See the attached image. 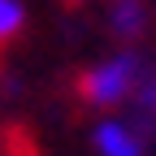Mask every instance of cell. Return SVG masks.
<instances>
[{
	"mask_svg": "<svg viewBox=\"0 0 156 156\" xmlns=\"http://www.w3.org/2000/svg\"><path fill=\"white\" fill-rule=\"evenodd\" d=\"M139 78H143V61H139V56H134V52H113V56L95 61L83 74L78 91H83V100L91 108H117V104H126L134 95Z\"/></svg>",
	"mask_w": 156,
	"mask_h": 156,
	"instance_id": "cell-1",
	"label": "cell"
},
{
	"mask_svg": "<svg viewBox=\"0 0 156 156\" xmlns=\"http://www.w3.org/2000/svg\"><path fill=\"white\" fill-rule=\"evenodd\" d=\"M91 143H95V152H100V156H147L143 134L134 130L130 122H122V117H104V122L95 126Z\"/></svg>",
	"mask_w": 156,
	"mask_h": 156,
	"instance_id": "cell-2",
	"label": "cell"
},
{
	"mask_svg": "<svg viewBox=\"0 0 156 156\" xmlns=\"http://www.w3.org/2000/svg\"><path fill=\"white\" fill-rule=\"evenodd\" d=\"M108 26L117 39H139L143 26H147V9L139 5V0H117L113 13H108Z\"/></svg>",
	"mask_w": 156,
	"mask_h": 156,
	"instance_id": "cell-3",
	"label": "cell"
},
{
	"mask_svg": "<svg viewBox=\"0 0 156 156\" xmlns=\"http://www.w3.org/2000/svg\"><path fill=\"white\" fill-rule=\"evenodd\" d=\"M22 26H26V5L22 0H0V44L22 35Z\"/></svg>",
	"mask_w": 156,
	"mask_h": 156,
	"instance_id": "cell-4",
	"label": "cell"
},
{
	"mask_svg": "<svg viewBox=\"0 0 156 156\" xmlns=\"http://www.w3.org/2000/svg\"><path fill=\"white\" fill-rule=\"evenodd\" d=\"M143 100H147V104H152V108H156V83H152V87H147V91H143Z\"/></svg>",
	"mask_w": 156,
	"mask_h": 156,
	"instance_id": "cell-5",
	"label": "cell"
}]
</instances>
